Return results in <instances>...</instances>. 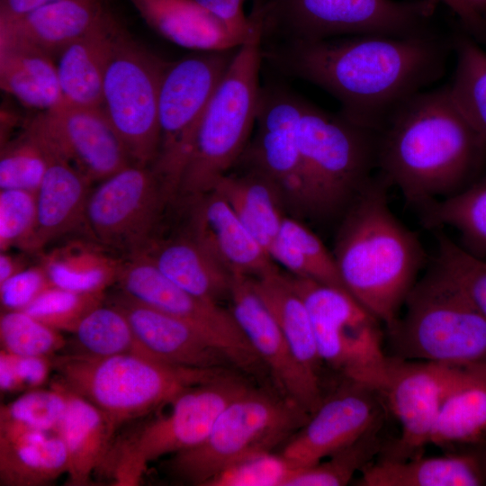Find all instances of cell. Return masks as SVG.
Segmentation results:
<instances>
[{
  "instance_id": "1",
  "label": "cell",
  "mask_w": 486,
  "mask_h": 486,
  "mask_svg": "<svg viewBox=\"0 0 486 486\" xmlns=\"http://www.w3.org/2000/svg\"><path fill=\"white\" fill-rule=\"evenodd\" d=\"M268 55L281 68L331 94L347 119L375 131L446 68L445 46L428 32L293 40Z\"/></svg>"
},
{
  "instance_id": "2",
  "label": "cell",
  "mask_w": 486,
  "mask_h": 486,
  "mask_svg": "<svg viewBox=\"0 0 486 486\" xmlns=\"http://www.w3.org/2000/svg\"><path fill=\"white\" fill-rule=\"evenodd\" d=\"M486 142L449 86L403 103L377 131V169L417 207L448 198L478 178Z\"/></svg>"
},
{
  "instance_id": "3",
  "label": "cell",
  "mask_w": 486,
  "mask_h": 486,
  "mask_svg": "<svg viewBox=\"0 0 486 486\" xmlns=\"http://www.w3.org/2000/svg\"><path fill=\"white\" fill-rule=\"evenodd\" d=\"M380 175L343 215L332 253L345 289L387 328L427 264L417 235L392 212Z\"/></svg>"
},
{
  "instance_id": "4",
  "label": "cell",
  "mask_w": 486,
  "mask_h": 486,
  "mask_svg": "<svg viewBox=\"0 0 486 486\" xmlns=\"http://www.w3.org/2000/svg\"><path fill=\"white\" fill-rule=\"evenodd\" d=\"M386 328L390 356L466 366L486 361V319L435 258Z\"/></svg>"
},
{
  "instance_id": "5",
  "label": "cell",
  "mask_w": 486,
  "mask_h": 486,
  "mask_svg": "<svg viewBox=\"0 0 486 486\" xmlns=\"http://www.w3.org/2000/svg\"><path fill=\"white\" fill-rule=\"evenodd\" d=\"M299 145L301 211L344 214L377 169V131L304 101Z\"/></svg>"
},
{
  "instance_id": "6",
  "label": "cell",
  "mask_w": 486,
  "mask_h": 486,
  "mask_svg": "<svg viewBox=\"0 0 486 486\" xmlns=\"http://www.w3.org/2000/svg\"><path fill=\"white\" fill-rule=\"evenodd\" d=\"M53 367L58 382L100 409L115 429L228 371L181 367L134 353L58 356Z\"/></svg>"
},
{
  "instance_id": "7",
  "label": "cell",
  "mask_w": 486,
  "mask_h": 486,
  "mask_svg": "<svg viewBox=\"0 0 486 486\" xmlns=\"http://www.w3.org/2000/svg\"><path fill=\"white\" fill-rule=\"evenodd\" d=\"M263 31L240 45L199 124L176 194L190 201L209 192L242 157L261 94Z\"/></svg>"
},
{
  "instance_id": "8",
  "label": "cell",
  "mask_w": 486,
  "mask_h": 486,
  "mask_svg": "<svg viewBox=\"0 0 486 486\" xmlns=\"http://www.w3.org/2000/svg\"><path fill=\"white\" fill-rule=\"evenodd\" d=\"M310 416L284 395L250 387L225 407L200 445L174 454L166 468L183 482L204 486L232 462L286 443Z\"/></svg>"
},
{
  "instance_id": "9",
  "label": "cell",
  "mask_w": 486,
  "mask_h": 486,
  "mask_svg": "<svg viewBox=\"0 0 486 486\" xmlns=\"http://www.w3.org/2000/svg\"><path fill=\"white\" fill-rule=\"evenodd\" d=\"M249 388L228 370L184 391L170 402L168 414L112 444L103 467L116 485L138 484L150 462L200 445L225 407Z\"/></svg>"
},
{
  "instance_id": "10",
  "label": "cell",
  "mask_w": 486,
  "mask_h": 486,
  "mask_svg": "<svg viewBox=\"0 0 486 486\" xmlns=\"http://www.w3.org/2000/svg\"><path fill=\"white\" fill-rule=\"evenodd\" d=\"M285 275L309 310L322 363L379 392L390 360L382 322L345 289Z\"/></svg>"
},
{
  "instance_id": "11",
  "label": "cell",
  "mask_w": 486,
  "mask_h": 486,
  "mask_svg": "<svg viewBox=\"0 0 486 486\" xmlns=\"http://www.w3.org/2000/svg\"><path fill=\"white\" fill-rule=\"evenodd\" d=\"M238 48L201 51L166 64L158 101L159 146L150 167L168 200L176 195L201 120Z\"/></svg>"
},
{
  "instance_id": "12",
  "label": "cell",
  "mask_w": 486,
  "mask_h": 486,
  "mask_svg": "<svg viewBox=\"0 0 486 486\" xmlns=\"http://www.w3.org/2000/svg\"><path fill=\"white\" fill-rule=\"evenodd\" d=\"M263 31L285 29L289 40L426 32L436 0H259Z\"/></svg>"
},
{
  "instance_id": "13",
  "label": "cell",
  "mask_w": 486,
  "mask_h": 486,
  "mask_svg": "<svg viewBox=\"0 0 486 486\" xmlns=\"http://www.w3.org/2000/svg\"><path fill=\"white\" fill-rule=\"evenodd\" d=\"M166 63L118 39L103 85L102 107L133 164L151 166L159 146L158 101Z\"/></svg>"
},
{
  "instance_id": "14",
  "label": "cell",
  "mask_w": 486,
  "mask_h": 486,
  "mask_svg": "<svg viewBox=\"0 0 486 486\" xmlns=\"http://www.w3.org/2000/svg\"><path fill=\"white\" fill-rule=\"evenodd\" d=\"M116 284L121 292L130 299L194 327L219 348L235 368L256 373L264 365L230 310L178 286L144 255L135 254L124 258Z\"/></svg>"
},
{
  "instance_id": "15",
  "label": "cell",
  "mask_w": 486,
  "mask_h": 486,
  "mask_svg": "<svg viewBox=\"0 0 486 486\" xmlns=\"http://www.w3.org/2000/svg\"><path fill=\"white\" fill-rule=\"evenodd\" d=\"M167 201L150 166L130 164L90 192L82 226L89 238L127 257L141 251L153 238Z\"/></svg>"
},
{
  "instance_id": "16",
  "label": "cell",
  "mask_w": 486,
  "mask_h": 486,
  "mask_svg": "<svg viewBox=\"0 0 486 486\" xmlns=\"http://www.w3.org/2000/svg\"><path fill=\"white\" fill-rule=\"evenodd\" d=\"M379 392L400 426V436L384 456L409 459L421 455L444 399L462 366L390 356Z\"/></svg>"
},
{
  "instance_id": "17",
  "label": "cell",
  "mask_w": 486,
  "mask_h": 486,
  "mask_svg": "<svg viewBox=\"0 0 486 486\" xmlns=\"http://www.w3.org/2000/svg\"><path fill=\"white\" fill-rule=\"evenodd\" d=\"M383 403L376 390L344 379L341 385L323 398L281 453L299 469L310 466L383 420Z\"/></svg>"
},
{
  "instance_id": "18",
  "label": "cell",
  "mask_w": 486,
  "mask_h": 486,
  "mask_svg": "<svg viewBox=\"0 0 486 486\" xmlns=\"http://www.w3.org/2000/svg\"><path fill=\"white\" fill-rule=\"evenodd\" d=\"M230 311L248 341L269 369L280 392L310 414L323 400L320 378L296 358L252 277L233 274Z\"/></svg>"
},
{
  "instance_id": "19",
  "label": "cell",
  "mask_w": 486,
  "mask_h": 486,
  "mask_svg": "<svg viewBox=\"0 0 486 486\" xmlns=\"http://www.w3.org/2000/svg\"><path fill=\"white\" fill-rule=\"evenodd\" d=\"M91 183L130 164L129 153L102 106L63 103L28 124Z\"/></svg>"
},
{
  "instance_id": "20",
  "label": "cell",
  "mask_w": 486,
  "mask_h": 486,
  "mask_svg": "<svg viewBox=\"0 0 486 486\" xmlns=\"http://www.w3.org/2000/svg\"><path fill=\"white\" fill-rule=\"evenodd\" d=\"M304 100L281 88L261 89L256 136L248 150L251 168L301 210L299 125Z\"/></svg>"
},
{
  "instance_id": "21",
  "label": "cell",
  "mask_w": 486,
  "mask_h": 486,
  "mask_svg": "<svg viewBox=\"0 0 486 486\" xmlns=\"http://www.w3.org/2000/svg\"><path fill=\"white\" fill-rule=\"evenodd\" d=\"M112 303L127 317L140 356L186 368L230 370L234 367L219 348L186 322L122 292Z\"/></svg>"
},
{
  "instance_id": "22",
  "label": "cell",
  "mask_w": 486,
  "mask_h": 486,
  "mask_svg": "<svg viewBox=\"0 0 486 486\" xmlns=\"http://www.w3.org/2000/svg\"><path fill=\"white\" fill-rule=\"evenodd\" d=\"M190 202L188 233L231 274L257 278L277 270L220 194L211 190Z\"/></svg>"
},
{
  "instance_id": "23",
  "label": "cell",
  "mask_w": 486,
  "mask_h": 486,
  "mask_svg": "<svg viewBox=\"0 0 486 486\" xmlns=\"http://www.w3.org/2000/svg\"><path fill=\"white\" fill-rule=\"evenodd\" d=\"M38 135L48 147L50 161L36 192V224L24 250L30 253H40L54 239L82 226L92 184L54 147Z\"/></svg>"
},
{
  "instance_id": "24",
  "label": "cell",
  "mask_w": 486,
  "mask_h": 486,
  "mask_svg": "<svg viewBox=\"0 0 486 486\" xmlns=\"http://www.w3.org/2000/svg\"><path fill=\"white\" fill-rule=\"evenodd\" d=\"M109 16L104 0H59L0 22V40L26 43L58 56Z\"/></svg>"
},
{
  "instance_id": "25",
  "label": "cell",
  "mask_w": 486,
  "mask_h": 486,
  "mask_svg": "<svg viewBox=\"0 0 486 486\" xmlns=\"http://www.w3.org/2000/svg\"><path fill=\"white\" fill-rule=\"evenodd\" d=\"M122 34L110 15L60 51L56 64L64 103L102 106L105 72Z\"/></svg>"
},
{
  "instance_id": "26",
  "label": "cell",
  "mask_w": 486,
  "mask_h": 486,
  "mask_svg": "<svg viewBox=\"0 0 486 486\" xmlns=\"http://www.w3.org/2000/svg\"><path fill=\"white\" fill-rule=\"evenodd\" d=\"M130 1L151 28L180 47L220 51L247 41L194 0Z\"/></svg>"
},
{
  "instance_id": "27",
  "label": "cell",
  "mask_w": 486,
  "mask_h": 486,
  "mask_svg": "<svg viewBox=\"0 0 486 486\" xmlns=\"http://www.w3.org/2000/svg\"><path fill=\"white\" fill-rule=\"evenodd\" d=\"M137 254L147 256L164 275L197 297L218 303L230 298L233 274L189 233L166 239L152 238Z\"/></svg>"
},
{
  "instance_id": "28",
  "label": "cell",
  "mask_w": 486,
  "mask_h": 486,
  "mask_svg": "<svg viewBox=\"0 0 486 486\" xmlns=\"http://www.w3.org/2000/svg\"><path fill=\"white\" fill-rule=\"evenodd\" d=\"M360 473V486L486 485L477 451L404 460L383 456L369 463Z\"/></svg>"
},
{
  "instance_id": "29",
  "label": "cell",
  "mask_w": 486,
  "mask_h": 486,
  "mask_svg": "<svg viewBox=\"0 0 486 486\" xmlns=\"http://www.w3.org/2000/svg\"><path fill=\"white\" fill-rule=\"evenodd\" d=\"M67 392V409L58 434L68 453V484L86 485L104 466L116 429L95 405L68 389Z\"/></svg>"
},
{
  "instance_id": "30",
  "label": "cell",
  "mask_w": 486,
  "mask_h": 486,
  "mask_svg": "<svg viewBox=\"0 0 486 486\" xmlns=\"http://www.w3.org/2000/svg\"><path fill=\"white\" fill-rule=\"evenodd\" d=\"M486 442V361L462 366L447 392L429 444L437 446Z\"/></svg>"
},
{
  "instance_id": "31",
  "label": "cell",
  "mask_w": 486,
  "mask_h": 486,
  "mask_svg": "<svg viewBox=\"0 0 486 486\" xmlns=\"http://www.w3.org/2000/svg\"><path fill=\"white\" fill-rule=\"evenodd\" d=\"M0 86L23 105L41 112L64 103L53 57L26 43L0 40Z\"/></svg>"
},
{
  "instance_id": "32",
  "label": "cell",
  "mask_w": 486,
  "mask_h": 486,
  "mask_svg": "<svg viewBox=\"0 0 486 486\" xmlns=\"http://www.w3.org/2000/svg\"><path fill=\"white\" fill-rule=\"evenodd\" d=\"M53 286L79 292H105L117 283L124 258L94 240H70L40 254Z\"/></svg>"
},
{
  "instance_id": "33",
  "label": "cell",
  "mask_w": 486,
  "mask_h": 486,
  "mask_svg": "<svg viewBox=\"0 0 486 486\" xmlns=\"http://www.w3.org/2000/svg\"><path fill=\"white\" fill-rule=\"evenodd\" d=\"M212 190L229 202L244 226L268 253L285 217L284 199L276 184L250 168L244 175L227 173L217 180Z\"/></svg>"
},
{
  "instance_id": "34",
  "label": "cell",
  "mask_w": 486,
  "mask_h": 486,
  "mask_svg": "<svg viewBox=\"0 0 486 486\" xmlns=\"http://www.w3.org/2000/svg\"><path fill=\"white\" fill-rule=\"evenodd\" d=\"M68 469L67 449L57 432L0 436V485H47Z\"/></svg>"
},
{
  "instance_id": "35",
  "label": "cell",
  "mask_w": 486,
  "mask_h": 486,
  "mask_svg": "<svg viewBox=\"0 0 486 486\" xmlns=\"http://www.w3.org/2000/svg\"><path fill=\"white\" fill-rule=\"evenodd\" d=\"M253 282L296 358L309 372L320 378L323 363L319 355L311 319L302 298L278 269L253 278Z\"/></svg>"
},
{
  "instance_id": "36",
  "label": "cell",
  "mask_w": 486,
  "mask_h": 486,
  "mask_svg": "<svg viewBox=\"0 0 486 486\" xmlns=\"http://www.w3.org/2000/svg\"><path fill=\"white\" fill-rule=\"evenodd\" d=\"M420 211L427 228H453L464 248L486 258V176L453 196L427 203Z\"/></svg>"
},
{
  "instance_id": "37",
  "label": "cell",
  "mask_w": 486,
  "mask_h": 486,
  "mask_svg": "<svg viewBox=\"0 0 486 486\" xmlns=\"http://www.w3.org/2000/svg\"><path fill=\"white\" fill-rule=\"evenodd\" d=\"M268 255L292 275L345 289L332 253L314 232L295 219L284 217Z\"/></svg>"
},
{
  "instance_id": "38",
  "label": "cell",
  "mask_w": 486,
  "mask_h": 486,
  "mask_svg": "<svg viewBox=\"0 0 486 486\" xmlns=\"http://www.w3.org/2000/svg\"><path fill=\"white\" fill-rule=\"evenodd\" d=\"M67 389L58 382L50 389H32L0 409V436L27 432H57L66 412Z\"/></svg>"
},
{
  "instance_id": "39",
  "label": "cell",
  "mask_w": 486,
  "mask_h": 486,
  "mask_svg": "<svg viewBox=\"0 0 486 486\" xmlns=\"http://www.w3.org/2000/svg\"><path fill=\"white\" fill-rule=\"evenodd\" d=\"M383 420L369 428L351 444L327 458L299 469L285 486H344L374 461L382 449L381 429Z\"/></svg>"
},
{
  "instance_id": "40",
  "label": "cell",
  "mask_w": 486,
  "mask_h": 486,
  "mask_svg": "<svg viewBox=\"0 0 486 486\" xmlns=\"http://www.w3.org/2000/svg\"><path fill=\"white\" fill-rule=\"evenodd\" d=\"M456 67L449 89L466 118L486 142V51L472 40H455Z\"/></svg>"
},
{
  "instance_id": "41",
  "label": "cell",
  "mask_w": 486,
  "mask_h": 486,
  "mask_svg": "<svg viewBox=\"0 0 486 486\" xmlns=\"http://www.w3.org/2000/svg\"><path fill=\"white\" fill-rule=\"evenodd\" d=\"M81 354L110 356L139 354L132 328L123 311L113 303L91 310L73 332Z\"/></svg>"
},
{
  "instance_id": "42",
  "label": "cell",
  "mask_w": 486,
  "mask_h": 486,
  "mask_svg": "<svg viewBox=\"0 0 486 486\" xmlns=\"http://www.w3.org/2000/svg\"><path fill=\"white\" fill-rule=\"evenodd\" d=\"M44 140L29 126L17 139L4 145L0 156V190L36 193L49 166Z\"/></svg>"
},
{
  "instance_id": "43",
  "label": "cell",
  "mask_w": 486,
  "mask_h": 486,
  "mask_svg": "<svg viewBox=\"0 0 486 486\" xmlns=\"http://www.w3.org/2000/svg\"><path fill=\"white\" fill-rule=\"evenodd\" d=\"M2 349L16 356H53L66 345L60 331L23 310H5L0 317Z\"/></svg>"
},
{
  "instance_id": "44",
  "label": "cell",
  "mask_w": 486,
  "mask_h": 486,
  "mask_svg": "<svg viewBox=\"0 0 486 486\" xmlns=\"http://www.w3.org/2000/svg\"><path fill=\"white\" fill-rule=\"evenodd\" d=\"M105 292H79L51 285L23 311L58 331L73 333L79 322L103 304Z\"/></svg>"
},
{
  "instance_id": "45",
  "label": "cell",
  "mask_w": 486,
  "mask_h": 486,
  "mask_svg": "<svg viewBox=\"0 0 486 486\" xmlns=\"http://www.w3.org/2000/svg\"><path fill=\"white\" fill-rule=\"evenodd\" d=\"M298 470L282 453L256 452L228 464L204 486H285Z\"/></svg>"
},
{
  "instance_id": "46",
  "label": "cell",
  "mask_w": 486,
  "mask_h": 486,
  "mask_svg": "<svg viewBox=\"0 0 486 486\" xmlns=\"http://www.w3.org/2000/svg\"><path fill=\"white\" fill-rule=\"evenodd\" d=\"M436 240L435 259L486 319V258L470 253L443 232L436 233Z\"/></svg>"
},
{
  "instance_id": "47",
  "label": "cell",
  "mask_w": 486,
  "mask_h": 486,
  "mask_svg": "<svg viewBox=\"0 0 486 486\" xmlns=\"http://www.w3.org/2000/svg\"><path fill=\"white\" fill-rule=\"evenodd\" d=\"M37 218L36 193L0 190V250L16 247L25 250Z\"/></svg>"
},
{
  "instance_id": "48",
  "label": "cell",
  "mask_w": 486,
  "mask_h": 486,
  "mask_svg": "<svg viewBox=\"0 0 486 486\" xmlns=\"http://www.w3.org/2000/svg\"><path fill=\"white\" fill-rule=\"evenodd\" d=\"M52 284L43 266H27L0 284V302L5 310H23Z\"/></svg>"
},
{
  "instance_id": "49",
  "label": "cell",
  "mask_w": 486,
  "mask_h": 486,
  "mask_svg": "<svg viewBox=\"0 0 486 486\" xmlns=\"http://www.w3.org/2000/svg\"><path fill=\"white\" fill-rule=\"evenodd\" d=\"M245 40L263 30L261 22L244 13L245 0H194Z\"/></svg>"
},
{
  "instance_id": "50",
  "label": "cell",
  "mask_w": 486,
  "mask_h": 486,
  "mask_svg": "<svg viewBox=\"0 0 486 486\" xmlns=\"http://www.w3.org/2000/svg\"><path fill=\"white\" fill-rule=\"evenodd\" d=\"M14 361L22 391L37 389L41 386L53 367L52 356L14 355Z\"/></svg>"
},
{
  "instance_id": "51",
  "label": "cell",
  "mask_w": 486,
  "mask_h": 486,
  "mask_svg": "<svg viewBox=\"0 0 486 486\" xmlns=\"http://www.w3.org/2000/svg\"><path fill=\"white\" fill-rule=\"evenodd\" d=\"M57 1L59 0H0V22L16 19Z\"/></svg>"
},
{
  "instance_id": "52",
  "label": "cell",
  "mask_w": 486,
  "mask_h": 486,
  "mask_svg": "<svg viewBox=\"0 0 486 486\" xmlns=\"http://www.w3.org/2000/svg\"><path fill=\"white\" fill-rule=\"evenodd\" d=\"M0 389L2 392L22 391L16 374L14 355L3 349L0 352Z\"/></svg>"
},
{
  "instance_id": "53",
  "label": "cell",
  "mask_w": 486,
  "mask_h": 486,
  "mask_svg": "<svg viewBox=\"0 0 486 486\" xmlns=\"http://www.w3.org/2000/svg\"><path fill=\"white\" fill-rule=\"evenodd\" d=\"M24 257L18 255H13L8 251H3L0 254V284L26 268Z\"/></svg>"
},
{
  "instance_id": "54",
  "label": "cell",
  "mask_w": 486,
  "mask_h": 486,
  "mask_svg": "<svg viewBox=\"0 0 486 486\" xmlns=\"http://www.w3.org/2000/svg\"><path fill=\"white\" fill-rule=\"evenodd\" d=\"M446 5L457 14L464 22L477 27L481 24V17L471 12L460 0H436Z\"/></svg>"
},
{
  "instance_id": "55",
  "label": "cell",
  "mask_w": 486,
  "mask_h": 486,
  "mask_svg": "<svg viewBox=\"0 0 486 486\" xmlns=\"http://www.w3.org/2000/svg\"><path fill=\"white\" fill-rule=\"evenodd\" d=\"M471 12L478 16L486 8V0H460Z\"/></svg>"
},
{
  "instance_id": "56",
  "label": "cell",
  "mask_w": 486,
  "mask_h": 486,
  "mask_svg": "<svg viewBox=\"0 0 486 486\" xmlns=\"http://www.w3.org/2000/svg\"><path fill=\"white\" fill-rule=\"evenodd\" d=\"M484 477L486 479V442L482 444V447L477 450Z\"/></svg>"
}]
</instances>
